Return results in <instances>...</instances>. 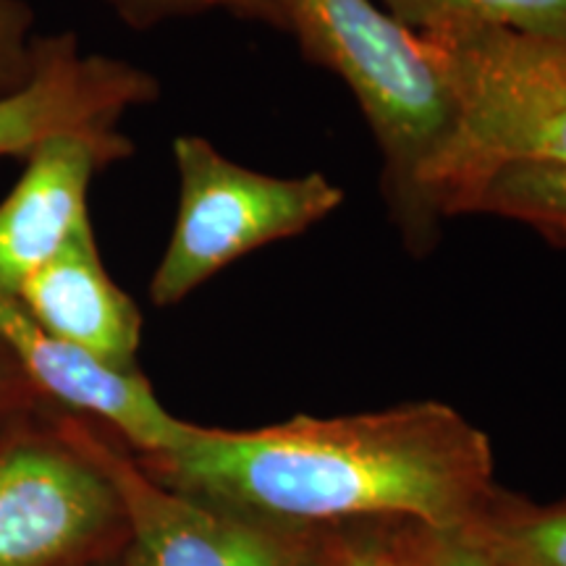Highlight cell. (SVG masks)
<instances>
[{
	"label": "cell",
	"instance_id": "2e32d148",
	"mask_svg": "<svg viewBox=\"0 0 566 566\" xmlns=\"http://www.w3.org/2000/svg\"><path fill=\"white\" fill-rule=\"evenodd\" d=\"M424 541L428 533L420 527L386 541H365V566H428Z\"/></svg>",
	"mask_w": 566,
	"mask_h": 566
},
{
	"label": "cell",
	"instance_id": "9c48e42d",
	"mask_svg": "<svg viewBox=\"0 0 566 566\" xmlns=\"http://www.w3.org/2000/svg\"><path fill=\"white\" fill-rule=\"evenodd\" d=\"M0 342L61 405L101 417L147 457L171 454L195 433L197 424L176 420L139 373L116 370L45 334L6 292H0Z\"/></svg>",
	"mask_w": 566,
	"mask_h": 566
},
{
	"label": "cell",
	"instance_id": "9a60e30c",
	"mask_svg": "<svg viewBox=\"0 0 566 566\" xmlns=\"http://www.w3.org/2000/svg\"><path fill=\"white\" fill-rule=\"evenodd\" d=\"M32 9L24 0H0V97L27 87L38 66Z\"/></svg>",
	"mask_w": 566,
	"mask_h": 566
},
{
	"label": "cell",
	"instance_id": "8992f818",
	"mask_svg": "<svg viewBox=\"0 0 566 566\" xmlns=\"http://www.w3.org/2000/svg\"><path fill=\"white\" fill-rule=\"evenodd\" d=\"M124 516L108 475L80 449L0 451V566H53Z\"/></svg>",
	"mask_w": 566,
	"mask_h": 566
},
{
	"label": "cell",
	"instance_id": "277c9868",
	"mask_svg": "<svg viewBox=\"0 0 566 566\" xmlns=\"http://www.w3.org/2000/svg\"><path fill=\"white\" fill-rule=\"evenodd\" d=\"M174 158L179 216L150 281L155 307H174L233 260L307 231L344 202V189L323 174L250 171L202 137L176 139Z\"/></svg>",
	"mask_w": 566,
	"mask_h": 566
},
{
	"label": "cell",
	"instance_id": "7c38bea8",
	"mask_svg": "<svg viewBox=\"0 0 566 566\" xmlns=\"http://www.w3.org/2000/svg\"><path fill=\"white\" fill-rule=\"evenodd\" d=\"M409 32L485 27L530 38H566V0H384Z\"/></svg>",
	"mask_w": 566,
	"mask_h": 566
},
{
	"label": "cell",
	"instance_id": "4fadbf2b",
	"mask_svg": "<svg viewBox=\"0 0 566 566\" xmlns=\"http://www.w3.org/2000/svg\"><path fill=\"white\" fill-rule=\"evenodd\" d=\"M467 212L509 218L566 247V166L512 163L488 179Z\"/></svg>",
	"mask_w": 566,
	"mask_h": 566
},
{
	"label": "cell",
	"instance_id": "52a82bcc",
	"mask_svg": "<svg viewBox=\"0 0 566 566\" xmlns=\"http://www.w3.org/2000/svg\"><path fill=\"white\" fill-rule=\"evenodd\" d=\"M122 132H59L27 155L13 192L0 202V292L17 294L90 223V181L132 155Z\"/></svg>",
	"mask_w": 566,
	"mask_h": 566
},
{
	"label": "cell",
	"instance_id": "7a4b0ae2",
	"mask_svg": "<svg viewBox=\"0 0 566 566\" xmlns=\"http://www.w3.org/2000/svg\"><path fill=\"white\" fill-rule=\"evenodd\" d=\"M415 38L451 103L449 132L417 179L430 221L464 216L480 187L512 163L566 166V38L485 27Z\"/></svg>",
	"mask_w": 566,
	"mask_h": 566
},
{
	"label": "cell",
	"instance_id": "ba28073f",
	"mask_svg": "<svg viewBox=\"0 0 566 566\" xmlns=\"http://www.w3.org/2000/svg\"><path fill=\"white\" fill-rule=\"evenodd\" d=\"M38 66L27 87L0 97V155L27 158L59 132H118L134 105L153 103L158 82L132 63L82 55L74 34L34 38Z\"/></svg>",
	"mask_w": 566,
	"mask_h": 566
},
{
	"label": "cell",
	"instance_id": "30bf717a",
	"mask_svg": "<svg viewBox=\"0 0 566 566\" xmlns=\"http://www.w3.org/2000/svg\"><path fill=\"white\" fill-rule=\"evenodd\" d=\"M45 334L116 370H134L142 315L105 271L92 223L13 294Z\"/></svg>",
	"mask_w": 566,
	"mask_h": 566
},
{
	"label": "cell",
	"instance_id": "5b68a950",
	"mask_svg": "<svg viewBox=\"0 0 566 566\" xmlns=\"http://www.w3.org/2000/svg\"><path fill=\"white\" fill-rule=\"evenodd\" d=\"M71 446L116 488L142 566H336L344 541L271 525L163 485L101 438L74 430Z\"/></svg>",
	"mask_w": 566,
	"mask_h": 566
},
{
	"label": "cell",
	"instance_id": "e0dca14e",
	"mask_svg": "<svg viewBox=\"0 0 566 566\" xmlns=\"http://www.w3.org/2000/svg\"><path fill=\"white\" fill-rule=\"evenodd\" d=\"M424 548H428V566H493L478 548H472L459 535L428 533Z\"/></svg>",
	"mask_w": 566,
	"mask_h": 566
},
{
	"label": "cell",
	"instance_id": "ac0fdd59",
	"mask_svg": "<svg viewBox=\"0 0 566 566\" xmlns=\"http://www.w3.org/2000/svg\"><path fill=\"white\" fill-rule=\"evenodd\" d=\"M336 566H365V541L363 543L344 541L342 554L336 558Z\"/></svg>",
	"mask_w": 566,
	"mask_h": 566
},
{
	"label": "cell",
	"instance_id": "3957f363",
	"mask_svg": "<svg viewBox=\"0 0 566 566\" xmlns=\"http://www.w3.org/2000/svg\"><path fill=\"white\" fill-rule=\"evenodd\" d=\"M289 32L317 66L349 84L384 155V195L405 244L428 252L436 223L417 179L451 126V103L415 32L370 0H281Z\"/></svg>",
	"mask_w": 566,
	"mask_h": 566
},
{
	"label": "cell",
	"instance_id": "5bb4252c",
	"mask_svg": "<svg viewBox=\"0 0 566 566\" xmlns=\"http://www.w3.org/2000/svg\"><path fill=\"white\" fill-rule=\"evenodd\" d=\"M118 17L129 21L137 30L158 24L163 19L192 17L205 11H226L237 19L260 21L279 32H289L286 13L281 9V0H105Z\"/></svg>",
	"mask_w": 566,
	"mask_h": 566
},
{
	"label": "cell",
	"instance_id": "6da1fadb",
	"mask_svg": "<svg viewBox=\"0 0 566 566\" xmlns=\"http://www.w3.org/2000/svg\"><path fill=\"white\" fill-rule=\"evenodd\" d=\"M150 475L210 506L294 530L396 520L462 535L501 493L488 436L443 401L296 415L258 430L197 424L171 454L150 457Z\"/></svg>",
	"mask_w": 566,
	"mask_h": 566
},
{
	"label": "cell",
	"instance_id": "8fae6325",
	"mask_svg": "<svg viewBox=\"0 0 566 566\" xmlns=\"http://www.w3.org/2000/svg\"><path fill=\"white\" fill-rule=\"evenodd\" d=\"M459 537L493 566H566V499L533 504L501 491Z\"/></svg>",
	"mask_w": 566,
	"mask_h": 566
}]
</instances>
